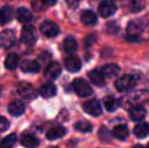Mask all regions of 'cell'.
Segmentation results:
<instances>
[{"mask_svg": "<svg viewBox=\"0 0 149 148\" xmlns=\"http://www.w3.org/2000/svg\"><path fill=\"white\" fill-rule=\"evenodd\" d=\"M61 73V66L58 62L50 63L45 70V76L49 80H55Z\"/></svg>", "mask_w": 149, "mask_h": 148, "instance_id": "9", "label": "cell"}, {"mask_svg": "<svg viewBox=\"0 0 149 148\" xmlns=\"http://www.w3.org/2000/svg\"><path fill=\"white\" fill-rule=\"evenodd\" d=\"M84 111L93 117H99L102 114V107L99 100L97 99H91L86 101L83 106Z\"/></svg>", "mask_w": 149, "mask_h": 148, "instance_id": "7", "label": "cell"}, {"mask_svg": "<svg viewBox=\"0 0 149 148\" xmlns=\"http://www.w3.org/2000/svg\"><path fill=\"white\" fill-rule=\"evenodd\" d=\"M120 72V68L116 64H107L104 65L101 69V72L105 78L112 79L116 77Z\"/></svg>", "mask_w": 149, "mask_h": 148, "instance_id": "15", "label": "cell"}, {"mask_svg": "<svg viewBox=\"0 0 149 148\" xmlns=\"http://www.w3.org/2000/svg\"><path fill=\"white\" fill-rule=\"evenodd\" d=\"M17 142V135L15 133H11L6 136L1 142L0 148H11Z\"/></svg>", "mask_w": 149, "mask_h": 148, "instance_id": "30", "label": "cell"}, {"mask_svg": "<svg viewBox=\"0 0 149 148\" xmlns=\"http://www.w3.org/2000/svg\"><path fill=\"white\" fill-rule=\"evenodd\" d=\"M145 30V24L141 19L132 20L127 27V33L131 40H135L141 36Z\"/></svg>", "mask_w": 149, "mask_h": 148, "instance_id": "1", "label": "cell"}, {"mask_svg": "<svg viewBox=\"0 0 149 148\" xmlns=\"http://www.w3.org/2000/svg\"><path fill=\"white\" fill-rule=\"evenodd\" d=\"M64 65L65 69L72 73L78 72L82 66L80 59L76 56H70L66 58L64 61Z\"/></svg>", "mask_w": 149, "mask_h": 148, "instance_id": "10", "label": "cell"}, {"mask_svg": "<svg viewBox=\"0 0 149 148\" xmlns=\"http://www.w3.org/2000/svg\"><path fill=\"white\" fill-rule=\"evenodd\" d=\"M149 127L148 123H141L134 126V133L139 139H145L148 135Z\"/></svg>", "mask_w": 149, "mask_h": 148, "instance_id": "26", "label": "cell"}, {"mask_svg": "<svg viewBox=\"0 0 149 148\" xmlns=\"http://www.w3.org/2000/svg\"><path fill=\"white\" fill-rule=\"evenodd\" d=\"M74 128L80 133H91L93 130V126L90 122L86 120H80L75 123Z\"/></svg>", "mask_w": 149, "mask_h": 148, "instance_id": "28", "label": "cell"}, {"mask_svg": "<svg viewBox=\"0 0 149 148\" xmlns=\"http://www.w3.org/2000/svg\"><path fill=\"white\" fill-rule=\"evenodd\" d=\"M58 0H32V5L35 10H40L44 7L56 4Z\"/></svg>", "mask_w": 149, "mask_h": 148, "instance_id": "29", "label": "cell"}, {"mask_svg": "<svg viewBox=\"0 0 149 148\" xmlns=\"http://www.w3.org/2000/svg\"><path fill=\"white\" fill-rule=\"evenodd\" d=\"M113 137L119 140H126L129 136V130L126 125H118L113 130Z\"/></svg>", "mask_w": 149, "mask_h": 148, "instance_id": "18", "label": "cell"}, {"mask_svg": "<svg viewBox=\"0 0 149 148\" xmlns=\"http://www.w3.org/2000/svg\"><path fill=\"white\" fill-rule=\"evenodd\" d=\"M14 17V10L11 6L5 5L0 9V23L3 24L10 23Z\"/></svg>", "mask_w": 149, "mask_h": 148, "instance_id": "14", "label": "cell"}, {"mask_svg": "<svg viewBox=\"0 0 149 148\" xmlns=\"http://www.w3.org/2000/svg\"><path fill=\"white\" fill-rule=\"evenodd\" d=\"M16 32L12 29H6L0 32V47L9 49L15 44Z\"/></svg>", "mask_w": 149, "mask_h": 148, "instance_id": "5", "label": "cell"}, {"mask_svg": "<svg viewBox=\"0 0 149 148\" xmlns=\"http://www.w3.org/2000/svg\"><path fill=\"white\" fill-rule=\"evenodd\" d=\"M117 10L116 3L112 0H104L99 5V13L102 17H108L113 15Z\"/></svg>", "mask_w": 149, "mask_h": 148, "instance_id": "8", "label": "cell"}, {"mask_svg": "<svg viewBox=\"0 0 149 148\" xmlns=\"http://www.w3.org/2000/svg\"><path fill=\"white\" fill-rule=\"evenodd\" d=\"M135 85V79L132 75H124L119 78L115 82V87L120 92L131 91L134 88Z\"/></svg>", "mask_w": 149, "mask_h": 148, "instance_id": "2", "label": "cell"}, {"mask_svg": "<svg viewBox=\"0 0 149 148\" xmlns=\"http://www.w3.org/2000/svg\"><path fill=\"white\" fill-rule=\"evenodd\" d=\"M18 92L26 99H33L37 97V92L31 85H23L18 90Z\"/></svg>", "mask_w": 149, "mask_h": 148, "instance_id": "27", "label": "cell"}, {"mask_svg": "<svg viewBox=\"0 0 149 148\" xmlns=\"http://www.w3.org/2000/svg\"><path fill=\"white\" fill-rule=\"evenodd\" d=\"M66 133V129L63 126H56L50 129L46 133V139L49 140H55L64 137Z\"/></svg>", "mask_w": 149, "mask_h": 148, "instance_id": "19", "label": "cell"}, {"mask_svg": "<svg viewBox=\"0 0 149 148\" xmlns=\"http://www.w3.org/2000/svg\"><path fill=\"white\" fill-rule=\"evenodd\" d=\"M63 47H64V50L65 52L72 53V52L76 51V50L78 48V44H77V41L75 40V38L73 37L68 36L64 39Z\"/></svg>", "mask_w": 149, "mask_h": 148, "instance_id": "24", "label": "cell"}, {"mask_svg": "<svg viewBox=\"0 0 149 148\" xmlns=\"http://www.w3.org/2000/svg\"><path fill=\"white\" fill-rule=\"evenodd\" d=\"M81 21L85 25H94L97 23V16L92 10H85L81 15Z\"/></svg>", "mask_w": 149, "mask_h": 148, "instance_id": "25", "label": "cell"}, {"mask_svg": "<svg viewBox=\"0 0 149 148\" xmlns=\"http://www.w3.org/2000/svg\"><path fill=\"white\" fill-rule=\"evenodd\" d=\"M17 18L20 23L25 24L30 22L32 19V14L31 12L25 7H19L17 10Z\"/></svg>", "mask_w": 149, "mask_h": 148, "instance_id": "21", "label": "cell"}, {"mask_svg": "<svg viewBox=\"0 0 149 148\" xmlns=\"http://www.w3.org/2000/svg\"><path fill=\"white\" fill-rule=\"evenodd\" d=\"M133 148H146V147H143V146H141V145H137V146L134 147Z\"/></svg>", "mask_w": 149, "mask_h": 148, "instance_id": "33", "label": "cell"}, {"mask_svg": "<svg viewBox=\"0 0 149 148\" xmlns=\"http://www.w3.org/2000/svg\"><path fill=\"white\" fill-rule=\"evenodd\" d=\"M145 7V0H130L129 9L133 12H138Z\"/></svg>", "mask_w": 149, "mask_h": 148, "instance_id": "31", "label": "cell"}, {"mask_svg": "<svg viewBox=\"0 0 149 148\" xmlns=\"http://www.w3.org/2000/svg\"><path fill=\"white\" fill-rule=\"evenodd\" d=\"M38 40V33L34 26L26 25L21 31V41L28 45H32Z\"/></svg>", "mask_w": 149, "mask_h": 148, "instance_id": "4", "label": "cell"}, {"mask_svg": "<svg viewBox=\"0 0 149 148\" xmlns=\"http://www.w3.org/2000/svg\"><path fill=\"white\" fill-rule=\"evenodd\" d=\"M88 77L91 80V82L99 87H102L105 85L106 81H105V77L102 74L101 71L99 70H93L88 73Z\"/></svg>", "mask_w": 149, "mask_h": 148, "instance_id": "13", "label": "cell"}, {"mask_svg": "<svg viewBox=\"0 0 149 148\" xmlns=\"http://www.w3.org/2000/svg\"><path fill=\"white\" fill-rule=\"evenodd\" d=\"M1 93H2V87L0 86V96H1Z\"/></svg>", "mask_w": 149, "mask_h": 148, "instance_id": "34", "label": "cell"}, {"mask_svg": "<svg viewBox=\"0 0 149 148\" xmlns=\"http://www.w3.org/2000/svg\"><path fill=\"white\" fill-rule=\"evenodd\" d=\"M40 95L45 99H50L57 94V87L52 83H46L43 85L39 90Z\"/></svg>", "mask_w": 149, "mask_h": 148, "instance_id": "16", "label": "cell"}, {"mask_svg": "<svg viewBox=\"0 0 149 148\" xmlns=\"http://www.w3.org/2000/svg\"><path fill=\"white\" fill-rule=\"evenodd\" d=\"M40 31L42 32L43 35L51 38H55L60 32V30H59V27L58 26V24H55L54 22L45 21L41 24Z\"/></svg>", "mask_w": 149, "mask_h": 148, "instance_id": "6", "label": "cell"}, {"mask_svg": "<svg viewBox=\"0 0 149 148\" xmlns=\"http://www.w3.org/2000/svg\"><path fill=\"white\" fill-rule=\"evenodd\" d=\"M20 142L26 148H36L39 145V140L31 134H24L21 137Z\"/></svg>", "mask_w": 149, "mask_h": 148, "instance_id": "20", "label": "cell"}, {"mask_svg": "<svg viewBox=\"0 0 149 148\" xmlns=\"http://www.w3.org/2000/svg\"><path fill=\"white\" fill-rule=\"evenodd\" d=\"M18 56L16 53H10L7 55L4 60V66L7 70L9 71H13L15 70L17 65H18Z\"/></svg>", "mask_w": 149, "mask_h": 148, "instance_id": "23", "label": "cell"}, {"mask_svg": "<svg viewBox=\"0 0 149 148\" xmlns=\"http://www.w3.org/2000/svg\"><path fill=\"white\" fill-rule=\"evenodd\" d=\"M21 71L25 73H38L40 71V65L38 61L26 59L20 65Z\"/></svg>", "mask_w": 149, "mask_h": 148, "instance_id": "11", "label": "cell"}, {"mask_svg": "<svg viewBox=\"0 0 149 148\" xmlns=\"http://www.w3.org/2000/svg\"><path fill=\"white\" fill-rule=\"evenodd\" d=\"M25 110V106L21 100L16 99L13 100L8 106V112L13 117H19L21 116Z\"/></svg>", "mask_w": 149, "mask_h": 148, "instance_id": "12", "label": "cell"}, {"mask_svg": "<svg viewBox=\"0 0 149 148\" xmlns=\"http://www.w3.org/2000/svg\"><path fill=\"white\" fill-rule=\"evenodd\" d=\"M146 115H147L146 109L142 106H140L132 108L130 111V113H129L130 119L135 122L142 121L146 118Z\"/></svg>", "mask_w": 149, "mask_h": 148, "instance_id": "17", "label": "cell"}, {"mask_svg": "<svg viewBox=\"0 0 149 148\" xmlns=\"http://www.w3.org/2000/svg\"><path fill=\"white\" fill-rule=\"evenodd\" d=\"M104 106H105L107 111H108L109 113H113L120 107V102L116 98L108 96L104 99Z\"/></svg>", "mask_w": 149, "mask_h": 148, "instance_id": "22", "label": "cell"}, {"mask_svg": "<svg viewBox=\"0 0 149 148\" xmlns=\"http://www.w3.org/2000/svg\"><path fill=\"white\" fill-rule=\"evenodd\" d=\"M10 123L9 121L4 118L0 116V132H5L9 129Z\"/></svg>", "mask_w": 149, "mask_h": 148, "instance_id": "32", "label": "cell"}, {"mask_svg": "<svg viewBox=\"0 0 149 148\" xmlns=\"http://www.w3.org/2000/svg\"><path fill=\"white\" fill-rule=\"evenodd\" d=\"M73 89L78 96L86 98L93 94V89L90 85L83 79H77L72 83Z\"/></svg>", "mask_w": 149, "mask_h": 148, "instance_id": "3", "label": "cell"}]
</instances>
